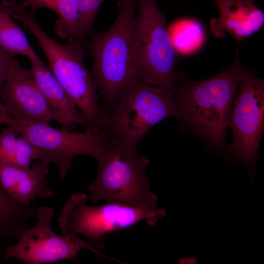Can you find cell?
Listing matches in <instances>:
<instances>
[{"instance_id": "obj_12", "label": "cell", "mask_w": 264, "mask_h": 264, "mask_svg": "<svg viewBox=\"0 0 264 264\" xmlns=\"http://www.w3.org/2000/svg\"><path fill=\"white\" fill-rule=\"evenodd\" d=\"M219 16L210 22L211 33L222 38L231 35L237 44L259 31L264 24V13L255 0H214Z\"/></svg>"}, {"instance_id": "obj_11", "label": "cell", "mask_w": 264, "mask_h": 264, "mask_svg": "<svg viewBox=\"0 0 264 264\" xmlns=\"http://www.w3.org/2000/svg\"><path fill=\"white\" fill-rule=\"evenodd\" d=\"M0 99L12 117L49 124L57 117L37 86L31 69L13 59Z\"/></svg>"}, {"instance_id": "obj_6", "label": "cell", "mask_w": 264, "mask_h": 264, "mask_svg": "<svg viewBox=\"0 0 264 264\" xmlns=\"http://www.w3.org/2000/svg\"><path fill=\"white\" fill-rule=\"evenodd\" d=\"M169 117L180 118L174 89L143 83L120 97L107 115L102 130L109 138H116L128 148L137 150L149 131Z\"/></svg>"}, {"instance_id": "obj_22", "label": "cell", "mask_w": 264, "mask_h": 264, "mask_svg": "<svg viewBox=\"0 0 264 264\" xmlns=\"http://www.w3.org/2000/svg\"><path fill=\"white\" fill-rule=\"evenodd\" d=\"M214 0H213V1H214Z\"/></svg>"}, {"instance_id": "obj_8", "label": "cell", "mask_w": 264, "mask_h": 264, "mask_svg": "<svg viewBox=\"0 0 264 264\" xmlns=\"http://www.w3.org/2000/svg\"><path fill=\"white\" fill-rule=\"evenodd\" d=\"M4 124L13 127L26 138L38 151L41 162L54 164L63 178L72 168L74 157L86 155L97 161L110 139L102 130L91 127L82 132L58 130L49 124L19 119L9 114Z\"/></svg>"}, {"instance_id": "obj_7", "label": "cell", "mask_w": 264, "mask_h": 264, "mask_svg": "<svg viewBox=\"0 0 264 264\" xmlns=\"http://www.w3.org/2000/svg\"><path fill=\"white\" fill-rule=\"evenodd\" d=\"M87 195L73 194L64 204L58 219L63 235L80 234L96 248L105 247L106 235L129 228L142 220L154 226L165 214L163 209L131 206L107 202L99 206L87 204Z\"/></svg>"}, {"instance_id": "obj_16", "label": "cell", "mask_w": 264, "mask_h": 264, "mask_svg": "<svg viewBox=\"0 0 264 264\" xmlns=\"http://www.w3.org/2000/svg\"><path fill=\"white\" fill-rule=\"evenodd\" d=\"M13 127L7 125L0 132V165L27 168L39 159L37 149Z\"/></svg>"}, {"instance_id": "obj_19", "label": "cell", "mask_w": 264, "mask_h": 264, "mask_svg": "<svg viewBox=\"0 0 264 264\" xmlns=\"http://www.w3.org/2000/svg\"><path fill=\"white\" fill-rule=\"evenodd\" d=\"M104 0H76L79 13V39L87 43V37L93 32L97 11Z\"/></svg>"}, {"instance_id": "obj_20", "label": "cell", "mask_w": 264, "mask_h": 264, "mask_svg": "<svg viewBox=\"0 0 264 264\" xmlns=\"http://www.w3.org/2000/svg\"><path fill=\"white\" fill-rule=\"evenodd\" d=\"M16 55L12 54L0 46V90L6 80L12 61Z\"/></svg>"}, {"instance_id": "obj_9", "label": "cell", "mask_w": 264, "mask_h": 264, "mask_svg": "<svg viewBox=\"0 0 264 264\" xmlns=\"http://www.w3.org/2000/svg\"><path fill=\"white\" fill-rule=\"evenodd\" d=\"M227 127L233 136L226 156L244 166L252 181L264 132V81L243 67Z\"/></svg>"}, {"instance_id": "obj_4", "label": "cell", "mask_w": 264, "mask_h": 264, "mask_svg": "<svg viewBox=\"0 0 264 264\" xmlns=\"http://www.w3.org/2000/svg\"><path fill=\"white\" fill-rule=\"evenodd\" d=\"M94 181L87 188L91 201L156 209L158 197L150 189L146 173L150 160L145 154L110 138L100 158Z\"/></svg>"}, {"instance_id": "obj_21", "label": "cell", "mask_w": 264, "mask_h": 264, "mask_svg": "<svg viewBox=\"0 0 264 264\" xmlns=\"http://www.w3.org/2000/svg\"><path fill=\"white\" fill-rule=\"evenodd\" d=\"M8 114L6 107L0 99V124H3L4 119Z\"/></svg>"}, {"instance_id": "obj_10", "label": "cell", "mask_w": 264, "mask_h": 264, "mask_svg": "<svg viewBox=\"0 0 264 264\" xmlns=\"http://www.w3.org/2000/svg\"><path fill=\"white\" fill-rule=\"evenodd\" d=\"M54 214V210L48 206L38 208L36 224L21 233L18 242L8 247L3 258H15L26 264L52 263L65 259L78 263V252L86 249L92 252L96 257L125 263L101 252L89 242L77 235L60 236L56 234L50 226Z\"/></svg>"}, {"instance_id": "obj_14", "label": "cell", "mask_w": 264, "mask_h": 264, "mask_svg": "<svg viewBox=\"0 0 264 264\" xmlns=\"http://www.w3.org/2000/svg\"><path fill=\"white\" fill-rule=\"evenodd\" d=\"M36 83L57 117L61 128L72 131L86 126L81 112L55 77L48 66L36 52L27 57Z\"/></svg>"}, {"instance_id": "obj_15", "label": "cell", "mask_w": 264, "mask_h": 264, "mask_svg": "<svg viewBox=\"0 0 264 264\" xmlns=\"http://www.w3.org/2000/svg\"><path fill=\"white\" fill-rule=\"evenodd\" d=\"M25 9L30 6L29 11L35 15L40 8L49 9L59 17L55 23L56 33L62 39L73 37L79 39V13L76 0H22L18 1Z\"/></svg>"}, {"instance_id": "obj_18", "label": "cell", "mask_w": 264, "mask_h": 264, "mask_svg": "<svg viewBox=\"0 0 264 264\" xmlns=\"http://www.w3.org/2000/svg\"><path fill=\"white\" fill-rule=\"evenodd\" d=\"M169 32L176 51L182 53L196 50L204 40L201 25L193 20L185 19L177 22Z\"/></svg>"}, {"instance_id": "obj_3", "label": "cell", "mask_w": 264, "mask_h": 264, "mask_svg": "<svg viewBox=\"0 0 264 264\" xmlns=\"http://www.w3.org/2000/svg\"><path fill=\"white\" fill-rule=\"evenodd\" d=\"M34 16L21 8L12 15L37 40L50 70L81 112L86 126L102 130L107 114L99 104L97 87L91 72L84 63L85 44L71 37L66 44H60L44 31Z\"/></svg>"}, {"instance_id": "obj_17", "label": "cell", "mask_w": 264, "mask_h": 264, "mask_svg": "<svg viewBox=\"0 0 264 264\" xmlns=\"http://www.w3.org/2000/svg\"><path fill=\"white\" fill-rule=\"evenodd\" d=\"M0 46L7 51L26 57L35 51L23 30L12 20L10 12L0 3Z\"/></svg>"}, {"instance_id": "obj_2", "label": "cell", "mask_w": 264, "mask_h": 264, "mask_svg": "<svg viewBox=\"0 0 264 264\" xmlns=\"http://www.w3.org/2000/svg\"><path fill=\"white\" fill-rule=\"evenodd\" d=\"M135 3L136 0H119L118 14L111 27L104 33L93 31L89 36L90 72L107 115L125 92L143 83L131 46Z\"/></svg>"}, {"instance_id": "obj_13", "label": "cell", "mask_w": 264, "mask_h": 264, "mask_svg": "<svg viewBox=\"0 0 264 264\" xmlns=\"http://www.w3.org/2000/svg\"><path fill=\"white\" fill-rule=\"evenodd\" d=\"M48 165L34 163L29 167L0 165V186L18 203L28 205L36 198H47L53 191L47 178Z\"/></svg>"}, {"instance_id": "obj_5", "label": "cell", "mask_w": 264, "mask_h": 264, "mask_svg": "<svg viewBox=\"0 0 264 264\" xmlns=\"http://www.w3.org/2000/svg\"><path fill=\"white\" fill-rule=\"evenodd\" d=\"M131 36L134 64L144 83L174 89L176 51L155 0H137Z\"/></svg>"}, {"instance_id": "obj_1", "label": "cell", "mask_w": 264, "mask_h": 264, "mask_svg": "<svg viewBox=\"0 0 264 264\" xmlns=\"http://www.w3.org/2000/svg\"><path fill=\"white\" fill-rule=\"evenodd\" d=\"M242 68L237 49L233 62L210 78L191 81L177 72L174 88V100L181 125L224 155L226 130Z\"/></svg>"}]
</instances>
